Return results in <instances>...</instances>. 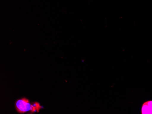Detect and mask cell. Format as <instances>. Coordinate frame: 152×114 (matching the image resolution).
Segmentation results:
<instances>
[{
  "label": "cell",
  "mask_w": 152,
  "mask_h": 114,
  "mask_svg": "<svg viewBox=\"0 0 152 114\" xmlns=\"http://www.w3.org/2000/svg\"><path fill=\"white\" fill-rule=\"evenodd\" d=\"M16 107L18 112L20 113L31 111L32 112L39 111L41 106L38 103H34L31 105L28 99L26 98L18 100L16 103Z\"/></svg>",
  "instance_id": "1"
},
{
  "label": "cell",
  "mask_w": 152,
  "mask_h": 114,
  "mask_svg": "<svg viewBox=\"0 0 152 114\" xmlns=\"http://www.w3.org/2000/svg\"><path fill=\"white\" fill-rule=\"evenodd\" d=\"M141 112L142 114H152V100H148L142 104Z\"/></svg>",
  "instance_id": "2"
}]
</instances>
